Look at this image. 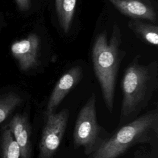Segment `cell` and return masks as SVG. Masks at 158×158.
Instances as JSON below:
<instances>
[{
  "label": "cell",
  "instance_id": "cell-1",
  "mask_svg": "<svg viewBox=\"0 0 158 158\" xmlns=\"http://www.w3.org/2000/svg\"><path fill=\"white\" fill-rule=\"evenodd\" d=\"M139 58V55L136 56L128 64L121 80L122 100L118 127L138 117L158 88L157 62L143 65Z\"/></svg>",
  "mask_w": 158,
  "mask_h": 158
},
{
  "label": "cell",
  "instance_id": "cell-2",
  "mask_svg": "<svg viewBox=\"0 0 158 158\" xmlns=\"http://www.w3.org/2000/svg\"><path fill=\"white\" fill-rule=\"evenodd\" d=\"M121 43L120 28L114 24L109 41L106 31L98 34L91 51L94 72L99 84L104 104L110 113L114 110L117 75L125 54L120 49Z\"/></svg>",
  "mask_w": 158,
  "mask_h": 158
},
{
  "label": "cell",
  "instance_id": "cell-3",
  "mask_svg": "<svg viewBox=\"0 0 158 158\" xmlns=\"http://www.w3.org/2000/svg\"><path fill=\"white\" fill-rule=\"evenodd\" d=\"M158 110H150L118 127L101 147L87 158H118L139 144L157 146Z\"/></svg>",
  "mask_w": 158,
  "mask_h": 158
},
{
  "label": "cell",
  "instance_id": "cell-4",
  "mask_svg": "<svg viewBox=\"0 0 158 158\" xmlns=\"http://www.w3.org/2000/svg\"><path fill=\"white\" fill-rule=\"evenodd\" d=\"M109 135L98 122L96 96L93 92L78 114L73 131L74 148H82L88 156L97 151Z\"/></svg>",
  "mask_w": 158,
  "mask_h": 158
},
{
  "label": "cell",
  "instance_id": "cell-5",
  "mask_svg": "<svg viewBox=\"0 0 158 158\" xmlns=\"http://www.w3.org/2000/svg\"><path fill=\"white\" fill-rule=\"evenodd\" d=\"M70 112L62 109L58 112L44 115V122L39 144L37 158H52L63 139Z\"/></svg>",
  "mask_w": 158,
  "mask_h": 158
},
{
  "label": "cell",
  "instance_id": "cell-6",
  "mask_svg": "<svg viewBox=\"0 0 158 158\" xmlns=\"http://www.w3.org/2000/svg\"><path fill=\"white\" fill-rule=\"evenodd\" d=\"M10 52L22 72L35 69L40 64L41 39L36 33H31L25 38L14 41Z\"/></svg>",
  "mask_w": 158,
  "mask_h": 158
},
{
  "label": "cell",
  "instance_id": "cell-7",
  "mask_svg": "<svg viewBox=\"0 0 158 158\" xmlns=\"http://www.w3.org/2000/svg\"><path fill=\"white\" fill-rule=\"evenodd\" d=\"M83 70L80 65H75L67 70L54 86L48 101L44 115L56 112L58 106L67 95L80 82Z\"/></svg>",
  "mask_w": 158,
  "mask_h": 158
},
{
  "label": "cell",
  "instance_id": "cell-8",
  "mask_svg": "<svg viewBox=\"0 0 158 158\" xmlns=\"http://www.w3.org/2000/svg\"><path fill=\"white\" fill-rule=\"evenodd\" d=\"M125 15L133 19H145L155 23L157 20V8L154 0H109Z\"/></svg>",
  "mask_w": 158,
  "mask_h": 158
},
{
  "label": "cell",
  "instance_id": "cell-9",
  "mask_svg": "<svg viewBox=\"0 0 158 158\" xmlns=\"http://www.w3.org/2000/svg\"><path fill=\"white\" fill-rule=\"evenodd\" d=\"M7 126L19 147L20 158H31V129L27 115L25 114H15L11 118Z\"/></svg>",
  "mask_w": 158,
  "mask_h": 158
},
{
  "label": "cell",
  "instance_id": "cell-10",
  "mask_svg": "<svg viewBox=\"0 0 158 158\" xmlns=\"http://www.w3.org/2000/svg\"><path fill=\"white\" fill-rule=\"evenodd\" d=\"M129 28L137 36L152 46L158 44V27L153 23H146L140 19H133L128 22Z\"/></svg>",
  "mask_w": 158,
  "mask_h": 158
},
{
  "label": "cell",
  "instance_id": "cell-11",
  "mask_svg": "<svg viewBox=\"0 0 158 158\" xmlns=\"http://www.w3.org/2000/svg\"><path fill=\"white\" fill-rule=\"evenodd\" d=\"M77 1V0H55L59 22L65 33H68L70 29Z\"/></svg>",
  "mask_w": 158,
  "mask_h": 158
},
{
  "label": "cell",
  "instance_id": "cell-12",
  "mask_svg": "<svg viewBox=\"0 0 158 158\" xmlns=\"http://www.w3.org/2000/svg\"><path fill=\"white\" fill-rule=\"evenodd\" d=\"M0 148L2 158H20L19 147L7 125L1 130Z\"/></svg>",
  "mask_w": 158,
  "mask_h": 158
},
{
  "label": "cell",
  "instance_id": "cell-13",
  "mask_svg": "<svg viewBox=\"0 0 158 158\" xmlns=\"http://www.w3.org/2000/svg\"><path fill=\"white\" fill-rule=\"evenodd\" d=\"M23 102L22 97L15 92L0 94V123L4 122Z\"/></svg>",
  "mask_w": 158,
  "mask_h": 158
},
{
  "label": "cell",
  "instance_id": "cell-14",
  "mask_svg": "<svg viewBox=\"0 0 158 158\" xmlns=\"http://www.w3.org/2000/svg\"><path fill=\"white\" fill-rule=\"evenodd\" d=\"M18 8L21 11H27L31 7V0H15Z\"/></svg>",
  "mask_w": 158,
  "mask_h": 158
},
{
  "label": "cell",
  "instance_id": "cell-15",
  "mask_svg": "<svg viewBox=\"0 0 158 158\" xmlns=\"http://www.w3.org/2000/svg\"><path fill=\"white\" fill-rule=\"evenodd\" d=\"M135 158H151V156H145L143 154H139L138 156H136Z\"/></svg>",
  "mask_w": 158,
  "mask_h": 158
}]
</instances>
